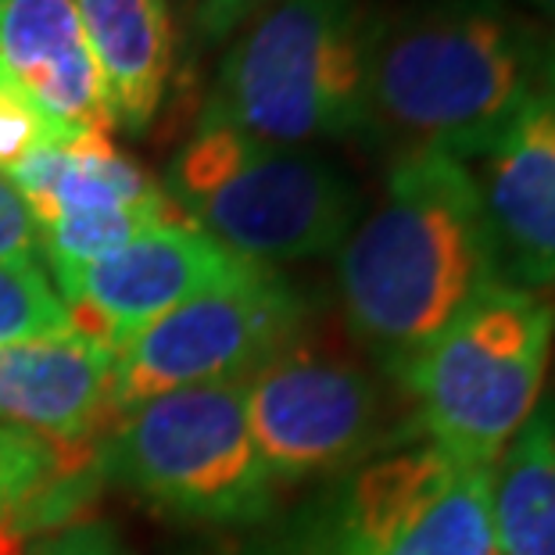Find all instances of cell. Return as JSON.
Here are the masks:
<instances>
[{
    "label": "cell",
    "instance_id": "17",
    "mask_svg": "<svg viewBox=\"0 0 555 555\" xmlns=\"http://www.w3.org/2000/svg\"><path fill=\"white\" fill-rule=\"evenodd\" d=\"M186 219L183 211H140V208H122V211H87V216H65L54 222L37 227L40 255L54 273L62 269H79L90 266L98 258L119 251L133 237H140L151 227L162 222Z\"/></svg>",
    "mask_w": 555,
    "mask_h": 555
},
{
    "label": "cell",
    "instance_id": "2",
    "mask_svg": "<svg viewBox=\"0 0 555 555\" xmlns=\"http://www.w3.org/2000/svg\"><path fill=\"white\" fill-rule=\"evenodd\" d=\"M545 47L505 0H409L376 22L365 137L469 165L541 90Z\"/></svg>",
    "mask_w": 555,
    "mask_h": 555
},
{
    "label": "cell",
    "instance_id": "13",
    "mask_svg": "<svg viewBox=\"0 0 555 555\" xmlns=\"http://www.w3.org/2000/svg\"><path fill=\"white\" fill-rule=\"evenodd\" d=\"M0 65L73 133H112L104 82L73 0H0Z\"/></svg>",
    "mask_w": 555,
    "mask_h": 555
},
{
    "label": "cell",
    "instance_id": "9",
    "mask_svg": "<svg viewBox=\"0 0 555 555\" xmlns=\"http://www.w3.org/2000/svg\"><path fill=\"white\" fill-rule=\"evenodd\" d=\"M305 319L301 291L280 269L251 266L241 280L165 312L115 351V416L183 387L247 380L301 334Z\"/></svg>",
    "mask_w": 555,
    "mask_h": 555
},
{
    "label": "cell",
    "instance_id": "15",
    "mask_svg": "<svg viewBox=\"0 0 555 555\" xmlns=\"http://www.w3.org/2000/svg\"><path fill=\"white\" fill-rule=\"evenodd\" d=\"M4 180L15 186L37 227L87 211H180L144 165H137L98 129L40 147Z\"/></svg>",
    "mask_w": 555,
    "mask_h": 555
},
{
    "label": "cell",
    "instance_id": "5",
    "mask_svg": "<svg viewBox=\"0 0 555 555\" xmlns=\"http://www.w3.org/2000/svg\"><path fill=\"white\" fill-rule=\"evenodd\" d=\"M552 345V305L494 280L398 373V384L434 448L466 466L494 469L541 405Z\"/></svg>",
    "mask_w": 555,
    "mask_h": 555
},
{
    "label": "cell",
    "instance_id": "16",
    "mask_svg": "<svg viewBox=\"0 0 555 555\" xmlns=\"http://www.w3.org/2000/svg\"><path fill=\"white\" fill-rule=\"evenodd\" d=\"M499 555H555V398L541 401L491 469Z\"/></svg>",
    "mask_w": 555,
    "mask_h": 555
},
{
    "label": "cell",
    "instance_id": "23",
    "mask_svg": "<svg viewBox=\"0 0 555 555\" xmlns=\"http://www.w3.org/2000/svg\"><path fill=\"white\" fill-rule=\"evenodd\" d=\"M33 555H122V548L104 524H79L62 530Z\"/></svg>",
    "mask_w": 555,
    "mask_h": 555
},
{
    "label": "cell",
    "instance_id": "12",
    "mask_svg": "<svg viewBox=\"0 0 555 555\" xmlns=\"http://www.w3.org/2000/svg\"><path fill=\"white\" fill-rule=\"evenodd\" d=\"M0 423L54 448L57 466L82 463L115 423V351L76 326L0 345Z\"/></svg>",
    "mask_w": 555,
    "mask_h": 555
},
{
    "label": "cell",
    "instance_id": "3",
    "mask_svg": "<svg viewBox=\"0 0 555 555\" xmlns=\"http://www.w3.org/2000/svg\"><path fill=\"white\" fill-rule=\"evenodd\" d=\"M380 11L365 0H276L222 57L197 126L283 147L365 137Z\"/></svg>",
    "mask_w": 555,
    "mask_h": 555
},
{
    "label": "cell",
    "instance_id": "1",
    "mask_svg": "<svg viewBox=\"0 0 555 555\" xmlns=\"http://www.w3.org/2000/svg\"><path fill=\"white\" fill-rule=\"evenodd\" d=\"M494 280L474 172L437 151L391 158L376 208L337 247L345 323L395 380Z\"/></svg>",
    "mask_w": 555,
    "mask_h": 555
},
{
    "label": "cell",
    "instance_id": "24",
    "mask_svg": "<svg viewBox=\"0 0 555 555\" xmlns=\"http://www.w3.org/2000/svg\"><path fill=\"white\" fill-rule=\"evenodd\" d=\"M541 90L555 101V40L545 47V65H541Z\"/></svg>",
    "mask_w": 555,
    "mask_h": 555
},
{
    "label": "cell",
    "instance_id": "10",
    "mask_svg": "<svg viewBox=\"0 0 555 555\" xmlns=\"http://www.w3.org/2000/svg\"><path fill=\"white\" fill-rule=\"evenodd\" d=\"M251 266L201 233L191 219H172L98 262L62 269L54 280L73 326L119 351L165 312L241 280Z\"/></svg>",
    "mask_w": 555,
    "mask_h": 555
},
{
    "label": "cell",
    "instance_id": "11",
    "mask_svg": "<svg viewBox=\"0 0 555 555\" xmlns=\"http://www.w3.org/2000/svg\"><path fill=\"white\" fill-rule=\"evenodd\" d=\"M494 276L519 291L555 287V101L538 90L505 133L469 162Z\"/></svg>",
    "mask_w": 555,
    "mask_h": 555
},
{
    "label": "cell",
    "instance_id": "19",
    "mask_svg": "<svg viewBox=\"0 0 555 555\" xmlns=\"http://www.w3.org/2000/svg\"><path fill=\"white\" fill-rule=\"evenodd\" d=\"M76 137L73 129L54 122L29 90L0 65V176H8L15 165H22L40 147L57 144V140Z\"/></svg>",
    "mask_w": 555,
    "mask_h": 555
},
{
    "label": "cell",
    "instance_id": "21",
    "mask_svg": "<svg viewBox=\"0 0 555 555\" xmlns=\"http://www.w3.org/2000/svg\"><path fill=\"white\" fill-rule=\"evenodd\" d=\"M0 262L4 266H40L37 222L22 205L4 176H0Z\"/></svg>",
    "mask_w": 555,
    "mask_h": 555
},
{
    "label": "cell",
    "instance_id": "8",
    "mask_svg": "<svg viewBox=\"0 0 555 555\" xmlns=\"http://www.w3.org/2000/svg\"><path fill=\"white\" fill-rule=\"evenodd\" d=\"M255 448L276 483L345 477L391 437V405L359 359L340 356L309 326L244 380Z\"/></svg>",
    "mask_w": 555,
    "mask_h": 555
},
{
    "label": "cell",
    "instance_id": "4",
    "mask_svg": "<svg viewBox=\"0 0 555 555\" xmlns=\"http://www.w3.org/2000/svg\"><path fill=\"white\" fill-rule=\"evenodd\" d=\"M165 183L201 233L266 269L337 251L362 216L359 186L334 158L230 126H197Z\"/></svg>",
    "mask_w": 555,
    "mask_h": 555
},
{
    "label": "cell",
    "instance_id": "14",
    "mask_svg": "<svg viewBox=\"0 0 555 555\" xmlns=\"http://www.w3.org/2000/svg\"><path fill=\"white\" fill-rule=\"evenodd\" d=\"M98 62L112 129L144 133L162 108L176 62L169 0H73Z\"/></svg>",
    "mask_w": 555,
    "mask_h": 555
},
{
    "label": "cell",
    "instance_id": "25",
    "mask_svg": "<svg viewBox=\"0 0 555 555\" xmlns=\"http://www.w3.org/2000/svg\"><path fill=\"white\" fill-rule=\"evenodd\" d=\"M530 4L538 8V15H545L552 26H555V0H530Z\"/></svg>",
    "mask_w": 555,
    "mask_h": 555
},
{
    "label": "cell",
    "instance_id": "22",
    "mask_svg": "<svg viewBox=\"0 0 555 555\" xmlns=\"http://www.w3.org/2000/svg\"><path fill=\"white\" fill-rule=\"evenodd\" d=\"M276 0H191V26L205 43L233 40L258 11Z\"/></svg>",
    "mask_w": 555,
    "mask_h": 555
},
{
    "label": "cell",
    "instance_id": "18",
    "mask_svg": "<svg viewBox=\"0 0 555 555\" xmlns=\"http://www.w3.org/2000/svg\"><path fill=\"white\" fill-rule=\"evenodd\" d=\"M68 330L73 315L40 266L0 262V345L54 337Z\"/></svg>",
    "mask_w": 555,
    "mask_h": 555
},
{
    "label": "cell",
    "instance_id": "7",
    "mask_svg": "<svg viewBox=\"0 0 555 555\" xmlns=\"http://www.w3.org/2000/svg\"><path fill=\"white\" fill-rule=\"evenodd\" d=\"M262 555H499L491 469L434 444L384 455L351 469Z\"/></svg>",
    "mask_w": 555,
    "mask_h": 555
},
{
    "label": "cell",
    "instance_id": "20",
    "mask_svg": "<svg viewBox=\"0 0 555 555\" xmlns=\"http://www.w3.org/2000/svg\"><path fill=\"white\" fill-rule=\"evenodd\" d=\"M57 469L54 448L33 434L0 423V519H8L37 494Z\"/></svg>",
    "mask_w": 555,
    "mask_h": 555
},
{
    "label": "cell",
    "instance_id": "6",
    "mask_svg": "<svg viewBox=\"0 0 555 555\" xmlns=\"http://www.w3.org/2000/svg\"><path fill=\"white\" fill-rule=\"evenodd\" d=\"M101 463L147 505L191 524H258L276 505V480L247 427L244 380L183 387L119 412Z\"/></svg>",
    "mask_w": 555,
    "mask_h": 555
}]
</instances>
